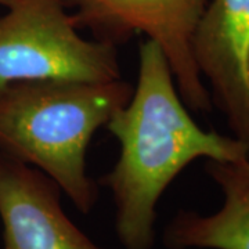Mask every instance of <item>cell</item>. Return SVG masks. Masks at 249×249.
Here are the masks:
<instances>
[{
  "mask_svg": "<svg viewBox=\"0 0 249 249\" xmlns=\"http://www.w3.org/2000/svg\"><path fill=\"white\" fill-rule=\"evenodd\" d=\"M79 29L94 39L122 45L145 35L160 46L170 64L178 94L187 108L209 114L212 100L196 68L191 39L208 0H62Z\"/></svg>",
  "mask_w": 249,
  "mask_h": 249,
  "instance_id": "obj_4",
  "label": "cell"
},
{
  "mask_svg": "<svg viewBox=\"0 0 249 249\" xmlns=\"http://www.w3.org/2000/svg\"><path fill=\"white\" fill-rule=\"evenodd\" d=\"M61 194L42 170L0 150L3 249H107L67 216Z\"/></svg>",
  "mask_w": 249,
  "mask_h": 249,
  "instance_id": "obj_6",
  "label": "cell"
},
{
  "mask_svg": "<svg viewBox=\"0 0 249 249\" xmlns=\"http://www.w3.org/2000/svg\"><path fill=\"white\" fill-rule=\"evenodd\" d=\"M205 172L220 188V208L209 214L180 209L166 224V249H249V157L208 160Z\"/></svg>",
  "mask_w": 249,
  "mask_h": 249,
  "instance_id": "obj_7",
  "label": "cell"
},
{
  "mask_svg": "<svg viewBox=\"0 0 249 249\" xmlns=\"http://www.w3.org/2000/svg\"><path fill=\"white\" fill-rule=\"evenodd\" d=\"M0 17V90L29 80L121 79L116 46L86 39L62 0H14Z\"/></svg>",
  "mask_w": 249,
  "mask_h": 249,
  "instance_id": "obj_3",
  "label": "cell"
},
{
  "mask_svg": "<svg viewBox=\"0 0 249 249\" xmlns=\"http://www.w3.org/2000/svg\"><path fill=\"white\" fill-rule=\"evenodd\" d=\"M139 58L133 94L106 124L119 142V160L100 178L111 191L115 232L124 249L154 248L157 205L191 162L249 157L237 139L204 130L191 118L158 43L142 42Z\"/></svg>",
  "mask_w": 249,
  "mask_h": 249,
  "instance_id": "obj_1",
  "label": "cell"
},
{
  "mask_svg": "<svg viewBox=\"0 0 249 249\" xmlns=\"http://www.w3.org/2000/svg\"><path fill=\"white\" fill-rule=\"evenodd\" d=\"M191 52L209 85L212 106L249 152V0L206 3L193 34Z\"/></svg>",
  "mask_w": 249,
  "mask_h": 249,
  "instance_id": "obj_5",
  "label": "cell"
},
{
  "mask_svg": "<svg viewBox=\"0 0 249 249\" xmlns=\"http://www.w3.org/2000/svg\"><path fill=\"white\" fill-rule=\"evenodd\" d=\"M14 3V0H0V6H3V7H9Z\"/></svg>",
  "mask_w": 249,
  "mask_h": 249,
  "instance_id": "obj_8",
  "label": "cell"
},
{
  "mask_svg": "<svg viewBox=\"0 0 249 249\" xmlns=\"http://www.w3.org/2000/svg\"><path fill=\"white\" fill-rule=\"evenodd\" d=\"M132 94L133 86L122 78L11 83L0 90V150L42 170L89 214L98 199L97 183L86 170L89 142Z\"/></svg>",
  "mask_w": 249,
  "mask_h": 249,
  "instance_id": "obj_2",
  "label": "cell"
}]
</instances>
